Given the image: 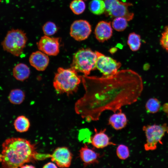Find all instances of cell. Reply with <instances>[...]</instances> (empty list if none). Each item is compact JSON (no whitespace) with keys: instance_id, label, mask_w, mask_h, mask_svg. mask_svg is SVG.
<instances>
[{"instance_id":"cell-3","label":"cell","mask_w":168,"mask_h":168,"mask_svg":"<svg viewBox=\"0 0 168 168\" xmlns=\"http://www.w3.org/2000/svg\"><path fill=\"white\" fill-rule=\"evenodd\" d=\"M81 81V76L74 69L60 67L55 74L53 84L58 93L69 96L77 91Z\"/></svg>"},{"instance_id":"cell-21","label":"cell","mask_w":168,"mask_h":168,"mask_svg":"<svg viewBox=\"0 0 168 168\" xmlns=\"http://www.w3.org/2000/svg\"><path fill=\"white\" fill-rule=\"evenodd\" d=\"M127 44L132 51L138 50L141 44L140 36L133 32L130 33L128 37Z\"/></svg>"},{"instance_id":"cell-2","label":"cell","mask_w":168,"mask_h":168,"mask_svg":"<svg viewBox=\"0 0 168 168\" xmlns=\"http://www.w3.org/2000/svg\"><path fill=\"white\" fill-rule=\"evenodd\" d=\"M2 147L0 162L2 167H21L26 163L48 157V154L38 153L34 144L22 138H7L2 144Z\"/></svg>"},{"instance_id":"cell-29","label":"cell","mask_w":168,"mask_h":168,"mask_svg":"<svg viewBox=\"0 0 168 168\" xmlns=\"http://www.w3.org/2000/svg\"><path fill=\"white\" fill-rule=\"evenodd\" d=\"M162 110L164 113L168 114V103L164 104L162 107Z\"/></svg>"},{"instance_id":"cell-25","label":"cell","mask_w":168,"mask_h":168,"mask_svg":"<svg viewBox=\"0 0 168 168\" xmlns=\"http://www.w3.org/2000/svg\"><path fill=\"white\" fill-rule=\"evenodd\" d=\"M58 28L56 25L51 21H48L42 27V30L44 34L50 36L55 34L57 31Z\"/></svg>"},{"instance_id":"cell-11","label":"cell","mask_w":168,"mask_h":168,"mask_svg":"<svg viewBox=\"0 0 168 168\" xmlns=\"http://www.w3.org/2000/svg\"><path fill=\"white\" fill-rule=\"evenodd\" d=\"M50 158L52 161L55 162L58 167H68L71 164L72 154L67 147H58L50 155Z\"/></svg>"},{"instance_id":"cell-10","label":"cell","mask_w":168,"mask_h":168,"mask_svg":"<svg viewBox=\"0 0 168 168\" xmlns=\"http://www.w3.org/2000/svg\"><path fill=\"white\" fill-rule=\"evenodd\" d=\"M60 39L44 35L42 36L37 43L39 49L50 56H56L59 52Z\"/></svg>"},{"instance_id":"cell-26","label":"cell","mask_w":168,"mask_h":168,"mask_svg":"<svg viewBox=\"0 0 168 168\" xmlns=\"http://www.w3.org/2000/svg\"><path fill=\"white\" fill-rule=\"evenodd\" d=\"M117 156L119 159L125 160L129 156V150L128 147L124 144H120L117 147L116 151Z\"/></svg>"},{"instance_id":"cell-15","label":"cell","mask_w":168,"mask_h":168,"mask_svg":"<svg viewBox=\"0 0 168 168\" xmlns=\"http://www.w3.org/2000/svg\"><path fill=\"white\" fill-rule=\"evenodd\" d=\"M95 133L91 137V143L95 147L103 148L109 145H116V144L111 142L108 135L105 133L106 129L101 130L98 132L95 128Z\"/></svg>"},{"instance_id":"cell-6","label":"cell","mask_w":168,"mask_h":168,"mask_svg":"<svg viewBox=\"0 0 168 168\" xmlns=\"http://www.w3.org/2000/svg\"><path fill=\"white\" fill-rule=\"evenodd\" d=\"M146 139L144 148L146 151L156 149L158 144H162V139L166 133H168V125L166 123L161 124H154L143 126Z\"/></svg>"},{"instance_id":"cell-5","label":"cell","mask_w":168,"mask_h":168,"mask_svg":"<svg viewBox=\"0 0 168 168\" xmlns=\"http://www.w3.org/2000/svg\"><path fill=\"white\" fill-rule=\"evenodd\" d=\"M27 40L26 34L23 31L12 29L7 32L1 45L4 51L14 56H19L23 52Z\"/></svg>"},{"instance_id":"cell-19","label":"cell","mask_w":168,"mask_h":168,"mask_svg":"<svg viewBox=\"0 0 168 168\" xmlns=\"http://www.w3.org/2000/svg\"><path fill=\"white\" fill-rule=\"evenodd\" d=\"M25 96V93L23 91L19 89H15L10 91L8 98L11 103L19 105L23 101Z\"/></svg>"},{"instance_id":"cell-30","label":"cell","mask_w":168,"mask_h":168,"mask_svg":"<svg viewBox=\"0 0 168 168\" xmlns=\"http://www.w3.org/2000/svg\"><path fill=\"white\" fill-rule=\"evenodd\" d=\"M21 168H35V167L31 165H23L22 166Z\"/></svg>"},{"instance_id":"cell-16","label":"cell","mask_w":168,"mask_h":168,"mask_svg":"<svg viewBox=\"0 0 168 168\" xmlns=\"http://www.w3.org/2000/svg\"><path fill=\"white\" fill-rule=\"evenodd\" d=\"M127 119L125 114L122 110L114 113L109 118L108 124L116 130H121L127 125Z\"/></svg>"},{"instance_id":"cell-17","label":"cell","mask_w":168,"mask_h":168,"mask_svg":"<svg viewBox=\"0 0 168 168\" xmlns=\"http://www.w3.org/2000/svg\"><path fill=\"white\" fill-rule=\"evenodd\" d=\"M12 73L13 77L16 79L23 81L29 77L30 71L27 65L23 63H19L14 67Z\"/></svg>"},{"instance_id":"cell-18","label":"cell","mask_w":168,"mask_h":168,"mask_svg":"<svg viewBox=\"0 0 168 168\" xmlns=\"http://www.w3.org/2000/svg\"><path fill=\"white\" fill-rule=\"evenodd\" d=\"M14 125L16 130L20 133L27 131L30 126L29 119L24 115L18 116L15 120Z\"/></svg>"},{"instance_id":"cell-8","label":"cell","mask_w":168,"mask_h":168,"mask_svg":"<svg viewBox=\"0 0 168 168\" xmlns=\"http://www.w3.org/2000/svg\"><path fill=\"white\" fill-rule=\"evenodd\" d=\"M97 56L96 68L104 76L115 74L121 66V63L112 58L96 51Z\"/></svg>"},{"instance_id":"cell-1","label":"cell","mask_w":168,"mask_h":168,"mask_svg":"<svg viewBox=\"0 0 168 168\" xmlns=\"http://www.w3.org/2000/svg\"><path fill=\"white\" fill-rule=\"evenodd\" d=\"M85 92L76 102V113L86 121L99 120L105 111L116 113L136 102L143 90L141 76L130 69L102 77L81 76Z\"/></svg>"},{"instance_id":"cell-27","label":"cell","mask_w":168,"mask_h":168,"mask_svg":"<svg viewBox=\"0 0 168 168\" xmlns=\"http://www.w3.org/2000/svg\"><path fill=\"white\" fill-rule=\"evenodd\" d=\"M160 42L162 47L168 51V26L166 27L162 33Z\"/></svg>"},{"instance_id":"cell-14","label":"cell","mask_w":168,"mask_h":168,"mask_svg":"<svg viewBox=\"0 0 168 168\" xmlns=\"http://www.w3.org/2000/svg\"><path fill=\"white\" fill-rule=\"evenodd\" d=\"M79 152L80 158L85 167L99 163L100 154L89 148L86 144H84Z\"/></svg>"},{"instance_id":"cell-24","label":"cell","mask_w":168,"mask_h":168,"mask_svg":"<svg viewBox=\"0 0 168 168\" xmlns=\"http://www.w3.org/2000/svg\"><path fill=\"white\" fill-rule=\"evenodd\" d=\"M127 20L125 18L117 17L114 18L112 22V26L113 29L118 31L124 30L128 26Z\"/></svg>"},{"instance_id":"cell-9","label":"cell","mask_w":168,"mask_h":168,"mask_svg":"<svg viewBox=\"0 0 168 168\" xmlns=\"http://www.w3.org/2000/svg\"><path fill=\"white\" fill-rule=\"evenodd\" d=\"M91 31V26L89 22L86 20H78L71 24L70 34L75 40L82 41L88 37Z\"/></svg>"},{"instance_id":"cell-12","label":"cell","mask_w":168,"mask_h":168,"mask_svg":"<svg viewBox=\"0 0 168 168\" xmlns=\"http://www.w3.org/2000/svg\"><path fill=\"white\" fill-rule=\"evenodd\" d=\"M96 39L103 43L110 39L113 34L112 28L110 22L102 21L97 24L94 30Z\"/></svg>"},{"instance_id":"cell-23","label":"cell","mask_w":168,"mask_h":168,"mask_svg":"<svg viewBox=\"0 0 168 168\" xmlns=\"http://www.w3.org/2000/svg\"><path fill=\"white\" fill-rule=\"evenodd\" d=\"M86 7L85 3L83 0H73L69 5L72 12L77 15L83 13L86 9Z\"/></svg>"},{"instance_id":"cell-20","label":"cell","mask_w":168,"mask_h":168,"mask_svg":"<svg viewBox=\"0 0 168 168\" xmlns=\"http://www.w3.org/2000/svg\"><path fill=\"white\" fill-rule=\"evenodd\" d=\"M89 8L91 12L96 15L104 13L105 5L103 0H92L89 3Z\"/></svg>"},{"instance_id":"cell-22","label":"cell","mask_w":168,"mask_h":168,"mask_svg":"<svg viewBox=\"0 0 168 168\" xmlns=\"http://www.w3.org/2000/svg\"><path fill=\"white\" fill-rule=\"evenodd\" d=\"M161 105L159 101L156 98H151L148 100L145 105L147 113L150 114L157 113L160 110Z\"/></svg>"},{"instance_id":"cell-13","label":"cell","mask_w":168,"mask_h":168,"mask_svg":"<svg viewBox=\"0 0 168 168\" xmlns=\"http://www.w3.org/2000/svg\"><path fill=\"white\" fill-rule=\"evenodd\" d=\"M29 61L30 64L39 71L44 70L49 63L48 56L41 51L32 53L30 56Z\"/></svg>"},{"instance_id":"cell-7","label":"cell","mask_w":168,"mask_h":168,"mask_svg":"<svg viewBox=\"0 0 168 168\" xmlns=\"http://www.w3.org/2000/svg\"><path fill=\"white\" fill-rule=\"evenodd\" d=\"M105 5L104 14L105 16L111 18L122 17L128 21L133 19L134 14L128 10L129 7L133 6L132 3L124 2L119 0H103Z\"/></svg>"},{"instance_id":"cell-28","label":"cell","mask_w":168,"mask_h":168,"mask_svg":"<svg viewBox=\"0 0 168 168\" xmlns=\"http://www.w3.org/2000/svg\"><path fill=\"white\" fill-rule=\"evenodd\" d=\"M43 168H57V165L53 162H49L45 164L43 167Z\"/></svg>"},{"instance_id":"cell-4","label":"cell","mask_w":168,"mask_h":168,"mask_svg":"<svg viewBox=\"0 0 168 168\" xmlns=\"http://www.w3.org/2000/svg\"><path fill=\"white\" fill-rule=\"evenodd\" d=\"M97 56L95 52L89 48L78 50L73 55L71 68L77 72L88 76L96 68Z\"/></svg>"}]
</instances>
